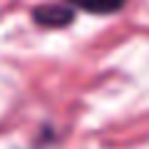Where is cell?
<instances>
[{
  "label": "cell",
  "mask_w": 149,
  "mask_h": 149,
  "mask_svg": "<svg viewBox=\"0 0 149 149\" xmlns=\"http://www.w3.org/2000/svg\"><path fill=\"white\" fill-rule=\"evenodd\" d=\"M32 20L40 27H67L74 20V10L70 5H37L32 8Z\"/></svg>",
  "instance_id": "1"
},
{
  "label": "cell",
  "mask_w": 149,
  "mask_h": 149,
  "mask_svg": "<svg viewBox=\"0 0 149 149\" xmlns=\"http://www.w3.org/2000/svg\"><path fill=\"white\" fill-rule=\"evenodd\" d=\"M72 10H85L90 15H114L124 8L127 0H65Z\"/></svg>",
  "instance_id": "2"
}]
</instances>
